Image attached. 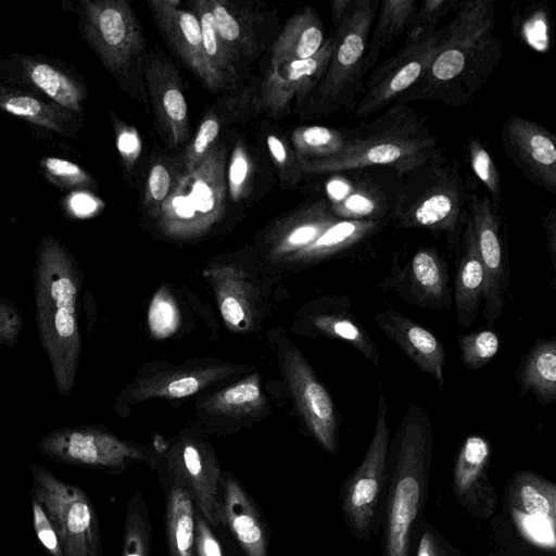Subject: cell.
<instances>
[{"label": "cell", "instance_id": "6f0895ef", "mask_svg": "<svg viewBox=\"0 0 556 556\" xmlns=\"http://www.w3.org/2000/svg\"><path fill=\"white\" fill-rule=\"evenodd\" d=\"M219 309L224 320L231 327H239L247 317L242 300L230 293L220 298Z\"/></svg>", "mask_w": 556, "mask_h": 556}, {"label": "cell", "instance_id": "60d3db41", "mask_svg": "<svg viewBox=\"0 0 556 556\" xmlns=\"http://www.w3.org/2000/svg\"><path fill=\"white\" fill-rule=\"evenodd\" d=\"M262 402L258 378L253 376L214 394L204 406L212 414H239L256 409Z\"/></svg>", "mask_w": 556, "mask_h": 556}, {"label": "cell", "instance_id": "7dc6e473", "mask_svg": "<svg viewBox=\"0 0 556 556\" xmlns=\"http://www.w3.org/2000/svg\"><path fill=\"white\" fill-rule=\"evenodd\" d=\"M254 165L242 140H237L231 152L228 173H226L228 192L233 202L244 199L252 186Z\"/></svg>", "mask_w": 556, "mask_h": 556}, {"label": "cell", "instance_id": "44dd1931", "mask_svg": "<svg viewBox=\"0 0 556 556\" xmlns=\"http://www.w3.org/2000/svg\"><path fill=\"white\" fill-rule=\"evenodd\" d=\"M151 14L168 45L188 68L212 91L227 88L208 66L202 46L198 16L180 0H150Z\"/></svg>", "mask_w": 556, "mask_h": 556}, {"label": "cell", "instance_id": "f5cc1de1", "mask_svg": "<svg viewBox=\"0 0 556 556\" xmlns=\"http://www.w3.org/2000/svg\"><path fill=\"white\" fill-rule=\"evenodd\" d=\"M33 523L43 547L52 556H64L55 528L45 508L31 497Z\"/></svg>", "mask_w": 556, "mask_h": 556}, {"label": "cell", "instance_id": "74e56055", "mask_svg": "<svg viewBox=\"0 0 556 556\" xmlns=\"http://www.w3.org/2000/svg\"><path fill=\"white\" fill-rule=\"evenodd\" d=\"M190 8L198 16L202 46L208 66L228 89L238 79L237 60L222 40L210 9L208 0H193Z\"/></svg>", "mask_w": 556, "mask_h": 556}, {"label": "cell", "instance_id": "db71d44e", "mask_svg": "<svg viewBox=\"0 0 556 556\" xmlns=\"http://www.w3.org/2000/svg\"><path fill=\"white\" fill-rule=\"evenodd\" d=\"M415 556H460V552L430 523H425L419 533Z\"/></svg>", "mask_w": 556, "mask_h": 556}, {"label": "cell", "instance_id": "7bdbcfd3", "mask_svg": "<svg viewBox=\"0 0 556 556\" xmlns=\"http://www.w3.org/2000/svg\"><path fill=\"white\" fill-rule=\"evenodd\" d=\"M457 344L463 365L468 369H481L496 356L500 338L494 330H477L459 336Z\"/></svg>", "mask_w": 556, "mask_h": 556}, {"label": "cell", "instance_id": "4316f807", "mask_svg": "<svg viewBox=\"0 0 556 556\" xmlns=\"http://www.w3.org/2000/svg\"><path fill=\"white\" fill-rule=\"evenodd\" d=\"M164 491V526L168 556H195L197 506L179 483L162 475Z\"/></svg>", "mask_w": 556, "mask_h": 556}, {"label": "cell", "instance_id": "7c38bea8", "mask_svg": "<svg viewBox=\"0 0 556 556\" xmlns=\"http://www.w3.org/2000/svg\"><path fill=\"white\" fill-rule=\"evenodd\" d=\"M467 218L485 273L482 318L493 326L503 313L510 281L506 227L491 200L475 192L468 197Z\"/></svg>", "mask_w": 556, "mask_h": 556}, {"label": "cell", "instance_id": "b9f144b4", "mask_svg": "<svg viewBox=\"0 0 556 556\" xmlns=\"http://www.w3.org/2000/svg\"><path fill=\"white\" fill-rule=\"evenodd\" d=\"M466 151L473 174L489 191L493 205L500 210L503 202L501 176L489 150L478 137L470 136Z\"/></svg>", "mask_w": 556, "mask_h": 556}, {"label": "cell", "instance_id": "f6af8a7d", "mask_svg": "<svg viewBox=\"0 0 556 556\" xmlns=\"http://www.w3.org/2000/svg\"><path fill=\"white\" fill-rule=\"evenodd\" d=\"M220 126L222 119L215 112L211 111L204 115L193 140L181 155L182 175L191 173L205 160L216 144Z\"/></svg>", "mask_w": 556, "mask_h": 556}, {"label": "cell", "instance_id": "f1b7e54d", "mask_svg": "<svg viewBox=\"0 0 556 556\" xmlns=\"http://www.w3.org/2000/svg\"><path fill=\"white\" fill-rule=\"evenodd\" d=\"M208 4L216 29L233 58L255 56L261 50L256 11L228 0H208Z\"/></svg>", "mask_w": 556, "mask_h": 556}, {"label": "cell", "instance_id": "277c9868", "mask_svg": "<svg viewBox=\"0 0 556 556\" xmlns=\"http://www.w3.org/2000/svg\"><path fill=\"white\" fill-rule=\"evenodd\" d=\"M438 138L407 104H392L376 119L362 123L341 155L324 161L300 160L304 174H336L388 166L400 175L421 165L438 151Z\"/></svg>", "mask_w": 556, "mask_h": 556}, {"label": "cell", "instance_id": "d590c367", "mask_svg": "<svg viewBox=\"0 0 556 556\" xmlns=\"http://www.w3.org/2000/svg\"><path fill=\"white\" fill-rule=\"evenodd\" d=\"M357 127L340 129L326 126H300L291 134V143L300 160L324 161L343 154L353 143Z\"/></svg>", "mask_w": 556, "mask_h": 556}, {"label": "cell", "instance_id": "2e32d148", "mask_svg": "<svg viewBox=\"0 0 556 556\" xmlns=\"http://www.w3.org/2000/svg\"><path fill=\"white\" fill-rule=\"evenodd\" d=\"M283 367L308 432L327 453L336 455L340 446V420L329 392L295 348L290 346L286 351Z\"/></svg>", "mask_w": 556, "mask_h": 556}, {"label": "cell", "instance_id": "8d00e7d4", "mask_svg": "<svg viewBox=\"0 0 556 556\" xmlns=\"http://www.w3.org/2000/svg\"><path fill=\"white\" fill-rule=\"evenodd\" d=\"M329 203L339 219L387 220L392 214L386 193L378 185L368 181H355L345 193Z\"/></svg>", "mask_w": 556, "mask_h": 556}, {"label": "cell", "instance_id": "9c48e42d", "mask_svg": "<svg viewBox=\"0 0 556 556\" xmlns=\"http://www.w3.org/2000/svg\"><path fill=\"white\" fill-rule=\"evenodd\" d=\"M391 431L387 420V401L379 391L371 440L361 464L341 485L339 497L344 521L358 541L377 532L387 480Z\"/></svg>", "mask_w": 556, "mask_h": 556}, {"label": "cell", "instance_id": "9a60e30c", "mask_svg": "<svg viewBox=\"0 0 556 556\" xmlns=\"http://www.w3.org/2000/svg\"><path fill=\"white\" fill-rule=\"evenodd\" d=\"M378 287L425 309L442 311L453 304L447 263L434 248H418L403 266L394 254L391 270Z\"/></svg>", "mask_w": 556, "mask_h": 556}, {"label": "cell", "instance_id": "ac0fdd59", "mask_svg": "<svg viewBox=\"0 0 556 556\" xmlns=\"http://www.w3.org/2000/svg\"><path fill=\"white\" fill-rule=\"evenodd\" d=\"M163 475L188 491L197 508L212 527L222 525L223 472L205 445L187 440L176 444L166 457V471Z\"/></svg>", "mask_w": 556, "mask_h": 556}, {"label": "cell", "instance_id": "9f6ffc18", "mask_svg": "<svg viewBox=\"0 0 556 556\" xmlns=\"http://www.w3.org/2000/svg\"><path fill=\"white\" fill-rule=\"evenodd\" d=\"M195 556H224L223 547L201 511L195 509Z\"/></svg>", "mask_w": 556, "mask_h": 556}, {"label": "cell", "instance_id": "5bb4252c", "mask_svg": "<svg viewBox=\"0 0 556 556\" xmlns=\"http://www.w3.org/2000/svg\"><path fill=\"white\" fill-rule=\"evenodd\" d=\"M505 506L520 536L530 545L555 553L556 485L532 470L508 480Z\"/></svg>", "mask_w": 556, "mask_h": 556}, {"label": "cell", "instance_id": "4fadbf2b", "mask_svg": "<svg viewBox=\"0 0 556 556\" xmlns=\"http://www.w3.org/2000/svg\"><path fill=\"white\" fill-rule=\"evenodd\" d=\"M440 29L406 38L403 47L375 68L354 108L356 117H368L394 104L425 75L434 55Z\"/></svg>", "mask_w": 556, "mask_h": 556}, {"label": "cell", "instance_id": "d4e9b609", "mask_svg": "<svg viewBox=\"0 0 556 556\" xmlns=\"http://www.w3.org/2000/svg\"><path fill=\"white\" fill-rule=\"evenodd\" d=\"M456 252L453 303L458 325L469 327L476 320L483 301L485 273L467 214Z\"/></svg>", "mask_w": 556, "mask_h": 556}, {"label": "cell", "instance_id": "484cf974", "mask_svg": "<svg viewBox=\"0 0 556 556\" xmlns=\"http://www.w3.org/2000/svg\"><path fill=\"white\" fill-rule=\"evenodd\" d=\"M312 316L314 329L329 338L344 341L358 351L376 367L380 366V354L366 326L357 318L348 296L326 300Z\"/></svg>", "mask_w": 556, "mask_h": 556}, {"label": "cell", "instance_id": "681fc988", "mask_svg": "<svg viewBox=\"0 0 556 556\" xmlns=\"http://www.w3.org/2000/svg\"><path fill=\"white\" fill-rule=\"evenodd\" d=\"M459 1L426 0L418 2L417 9L406 31V38H418L437 29V24L451 11H455Z\"/></svg>", "mask_w": 556, "mask_h": 556}, {"label": "cell", "instance_id": "8992f818", "mask_svg": "<svg viewBox=\"0 0 556 556\" xmlns=\"http://www.w3.org/2000/svg\"><path fill=\"white\" fill-rule=\"evenodd\" d=\"M81 7L85 38L125 90L146 103V38L132 8L125 0H83Z\"/></svg>", "mask_w": 556, "mask_h": 556}, {"label": "cell", "instance_id": "6da1fadb", "mask_svg": "<svg viewBox=\"0 0 556 556\" xmlns=\"http://www.w3.org/2000/svg\"><path fill=\"white\" fill-rule=\"evenodd\" d=\"M495 23L494 0L459 1L453 18L440 28L425 75L396 104L415 100L450 106L470 103L503 58L502 43L493 33Z\"/></svg>", "mask_w": 556, "mask_h": 556}, {"label": "cell", "instance_id": "d6a6232c", "mask_svg": "<svg viewBox=\"0 0 556 556\" xmlns=\"http://www.w3.org/2000/svg\"><path fill=\"white\" fill-rule=\"evenodd\" d=\"M0 110L49 130L73 136L74 113L29 92L0 83Z\"/></svg>", "mask_w": 556, "mask_h": 556}, {"label": "cell", "instance_id": "e0dca14e", "mask_svg": "<svg viewBox=\"0 0 556 556\" xmlns=\"http://www.w3.org/2000/svg\"><path fill=\"white\" fill-rule=\"evenodd\" d=\"M337 43L336 30L312 58L269 66L261 83L256 105L273 117L286 115L293 100L298 103L312 96L319 84Z\"/></svg>", "mask_w": 556, "mask_h": 556}, {"label": "cell", "instance_id": "bcb514c9", "mask_svg": "<svg viewBox=\"0 0 556 556\" xmlns=\"http://www.w3.org/2000/svg\"><path fill=\"white\" fill-rule=\"evenodd\" d=\"M46 178L63 189H91L94 179L79 165L55 156H47L40 161Z\"/></svg>", "mask_w": 556, "mask_h": 556}, {"label": "cell", "instance_id": "c3c4849f", "mask_svg": "<svg viewBox=\"0 0 556 556\" xmlns=\"http://www.w3.org/2000/svg\"><path fill=\"white\" fill-rule=\"evenodd\" d=\"M266 143L270 159L279 174L280 182L287 187L296 185L304 173L292 146L276 132L266 134Z\"/></svg>", "mask_w": 556, "mask_h": 556}, {"label": "cell", "instance_id": "7402d4cb", "mask_svg": "<svg viewBox=\"0 0 556 556\" xmlns=\"http://www.w3.org/2000/svg\"><path fill=\"white\" fill-rule=\"evenodd\" d=\"M491 444L479 434H470L458 450L453 470L456 500L476 519L491 518L497 506V493L489 475Z\"/></svg>", "mask_w": 556, "mask_h": 556}, {"label": "cell", "instance_id": "11a10c76", "mask_svg": "<svg viewBox=\"0 0 556 556\" xmlns=\"http://www.w3.org/2000/svg\"><path fill=\"white\" fill-rule=\"evenodd\" d=\"M23 328V316L12 301L0 296V344L13 346Z\"/></svg>", "mask_w": 556, "mask_h": 556}, {"label": "cell", "instance_id": "83f0119b", "mask_svg": "<svg viewBox=\"0 0 556 556\" xmlns=\"http://www.w3.org/2000/svg\"><path fill=\"white\" fill-rule=\"evenodd\" d=\"M325 40L321 20L313 8L305 7L287 21L274 41L269 66L309 59L321 49Z\"/></svg>", "mask_w": 556, "mask_h": 556}, {"label": "cell", "instance_id": "cb8c5ba5", "mask_svg": "<svg viewBox=\"0 0 556 556\" xmlns=\"http://www.w3.org/2000/svg\"><path fill=\"white\" fill-rule=\"evenodd\" d=\"M378 329L392 341L420 371L430 375L440 391L445 387V348L428 328L388 307L374 316Z\"/></svg>", "mask_w": 556, "mask_h": 556}, {"label": "cell", "instance_id": "f907efd6", "mask_svg": "<svg viewBox=\"0 0 556 556\" xmlns=\"http://www.w3.org/2000/svg\"><path fill=\"white\" fill-rule=\"evenodd\" d=\"M151 333L156 338H166L178 328L179 314L173 299L165 291H159L151 304L148 314Z\"/></svg>", "mask_w": 556, "mask_h": 556}, {"label": "cell", "instance_id": "f546056e", "mask_svg": "<svg viewBox=\"0 0 556 556\" xmlns=\"http://www.w3.org/2000/svg\"><path fill=\"white\" fill-rule=\"evenodd\" d=\"M22 77L29 86L50 98L54 103L78 114L86 98L85 86L66 70L45 59L24 56Z\"/></svg>", "mask_w": 556, "mask_h": 556}, {"label": "cell", "instance_id": "94428289", "mask_svg": "<svg viewBox=\"0 0 556 556\" xmlns=\"http://www.w3.org/2000/svg\"><path fill=\"white\" fill-rule=\"evenodd\" d=\"M71 207L76 215H88L93 211L94 202L86 194H75L71 198Z\"/></svg>", "mask_w": 556, "mask_h": 556}, {"label": "cell", "instance_id": "f35d334b", "mask_svg": "<svg viewBox=\"0 0 556 556\" xmlns=\"http://www.w3.org/2000/svg\"><path fill=\"white\" fill-rule=\"evenodd\" d=\"M152 525L144 495L136 491L126 506L122 556H150Z\"/></svg>", "mask_w": 556, "mask_h": 556}, {"label": "cell", "instance_id": "8fae6325", "mask_svg": "<svg viewBox=\"0 0 556 556\" xmlns=\"http://www.w3.org/2000/svg\"><path fill=\"white\" fill-rule=\"evenodd\" d=\"M39 452L60 463L100 468L119 473L141 463L156 467L146 450L94 426L65 427L50 431L38 442Z\"/></svg>", "mask_w": 556, "mask_h": 556}, {"label": "cell", "instance_id": "836d02e7", "mask_svg": "<svg viewBox=\"0 0 556 556\" xmlns=\"http://www.w3.org/2000/svg\"><path fill=\"white\" fill-rule=\"evenodd\" d=\"M386 222L339 219L312 243L294 252V258L305 262L321 261L349 251L378 232Z\"/></svg>", "mask_w": 556, "mask_h": 556}, {"label": "cell", "instance_id": "30bf717a", "mask_svg": "<svg viewBox=\"0 0 556 556\" xmlns=\"http://www.w3.org/2000/svg\"><path fill=\"white\" fill-rule=\"evenodd\" d=\"M29 469L31 497L52 521L64 556H102L99 520L88 494L36 463Z\"/></svg>", "mask_w": 556, "mask_h": 556}, {"label": "cell", "instance_id": "4dcf8cb0", "mask_svg": "<svg viewBox=\"0 0 556 556\" xmlns=\"http://www.w3.org/2000/svg\"><path fill=\"white\" fill-rule=\"evenodd\" d=\"M515 378L520 396L531 392L540 405L554 404L556 402V338L536 339L520 358Z\"/></svg>", "mask_w": 556, "mask_h": 556}, {"label": "cell", "instance_id": "680465c9", "mask_svg": "<svg viewBox=\"0 0 556 556\" xmlns=\"http://www.w3.org/2000/svg\"><path fill=\"white\" fill-rule=\"evenodd\" d=\"M542 224L545 232L546 251L553 269L556 267V213L555 208H549L542 217Z\"/></svg>", "mask_w": 556, "mask_h": 556}, {"label": "cell", "instance_id": "1f68e13d", "mask_svg": "<svg viewBox=\"0 0 556 556\" xmlns=\"http://www.w3.org/2000/svg\"><path fill=\"white\" fill-rule=\"evenodd\" d=\"M329 201L319 199L289 216L274 235V251L277 254L296 252L338 222Z\"/></svg>", "mask_w": 556, "mask_h": 556}, {"label": "cell", "instance_id": "603a6c76", "mask_svg": "<svg viewBox=\"0 0 556 556\" xmlns=\"http://www.w3.org/2000/svg\"><path fill=\"white\" fill-rule=\"evenodd\" d=\"M220 523L245 556H269V529L262 510L243 483L230 471L222 475Z\"/></svg>", "mask_w": 556, "mask_h": 556}, {"label": "cell", "instance_id": "816d5d0a", "mask_svg": "<svg viewBox=\"0 0 556 556\" xmlns=\"http://www.w3.org/2000/svg\"><path fill=\"white\" fill-rule=\"evenodd\" d=\"M112 121L115 129L116 147L122 160L124 172L131 174L141 153L140 136L134 127L125 124L117 117H112Z\"/></svg>", "mask_w": 556, "mask_h": 556}, {"label": "cell", "instance_id": "e575fe53", "mask_svg": "<svg viewBox=\"0 0 556 556\" xmlns=\"http://www.w3.org/2000/svg\"><path fill=\"white\" fill-rule=\"evenodd\" d=\"M418 2L416 0H384L380 2L371 37L366 49L365 66L368 72L392 42L407 31Z\"/></svg>", "mask_w": 556, "mask_h": 556}, {"label": "cell", "instance_id": "91938a15", "mask_svg": "<svg viewBox=\"0 0 556 556\" xmlns=\"http://www.w3.org/2000/svg\"><path fill=\"white\" fill-rule=\"evenodd\" d=\"M355 0H334L330 3V10L334 28L338 27L350 13Z\"/></svg>", "mask_w": 556, "mask_h": 556}, {"label": "cell", "instance_id": "7a4b0ae2", "mask_svg": "<svg viewBox=\"0 0 556 556\" xmlns=\"http://www.w3.org/2000/svg\"><path fill=\"white\" fill-rule=\"evenodd\" d=\"M84 273L66 247L52 236L42 238L36 251L34 295L36 321L59 393L74 388L81 351L78 299Z\"/></svg>", "mask_w": 556, "mask_h": 556}, {"label": "cell", "instance_id": "ba28073f", "mask_svg": "<svg viewBox=\"0 0 556 556\" xmlns=\"http://www.w3.org/2000/svg\"><path fill=\"white\" fill-rule=\"evenodd\" d=\"M380 2L355 0L343 22L334 28L337 43L319 84L312 93L315 113L353 108L362 89L366 49Z\"/></svg>", "mask_w": 556, "mask_h": 556}, {"label": "cell", "instance_id": "d6986e66", "mask_svg": "<svg viewBox=\"0 0 556 556\" xmlns=\"http://www.w3.org/2000/svg\"><path fill=\"white\" fill-rule=\"evenodd\" d=\"M504 152L522 175L543 189L556 191V138L542 125L508 116L501 126Z\"/></svg>", "mask_w": 556, "mask_h": 556}, {"label": "cell", "instance_id": "5b68a950", "mask_svg": "<svg viewBox=\"0 0 556 556\" xmlns=\"http://www.w3.org/2000/svg\"><path fill=\"white\" fill-rule=\"evenodd\" d=\"M401 176L391 214L395 225L444 233L446 248L456 251L470 192L455 161L438 149L421 165Z\"/></svg>", "mask_w": 556, "mask_h": 556}, {"label": "cell", "instance_id": "52a82bcc", "mask_svg": "<svg viewBox=\"0 0 556 556\" xmlns=\"http://www.w3.org/2000/svg\"><path fill=\"white\" fill-rule=\"evenodd\" d=\"M226 193V149L216 143L194 170L181 176L161 207L157 225L169 236H199L224 215Z\"/></svg>", "mask_w": 556, "mask_h": 556}, {"label": "cell", "instance_id": "ab89813d", "mask_svg": "<svg viewBox=\"0 0 556 556\" xmlns=\"http://www.w3.org/2000/svg\"><path fill=\"white\" fill-rule=\"evenodd\" d=\"M181 176L180 163L177 165L174 160L162 156L151 164L143 194V206L151 218L159 217L162 205Z\"/></svg>", "mask_w": 556, "mask_h": 556}, {"label": "cell", "instance_id": "ee69618b", "mask_svg": "<svg viewBox=\"0 0 556 556\" xmlns=\"http://www.w3.org/2000/svg\"><path fill=\"white\" fill-rule=\"evenodd\" d=\"M218 372L216 370H202L179 374L163 382H155L138 391L141 399L159 396L180 399L194 394L210 383Z\"/></svg>", "mask_w": 556, "mask_h": 556}, {"label": "cell", "instance_id": "ffe728a7", "mask_svg": "<svg viewBox=\"0 0 556 556\" xmlns=\"http://www.w3.org/2000/svg\"><path fill=\"white\" fill-rule=\"evenodd\" d=\"M143 77L165 141L172 147L184 144L190 138V124L178 70L162 53L146 54Z\"/></svg>", "mask_w": 556, "mask_h": 556}, {"label": "cell", "instance_id": "3957f363", "mask_svg": "<svg viewBox=\"0 0 556 556\" xmlns=\"http://www.w3.org/2000/svg\"><path fill=\"white\" fill-rule=\"evenodd\" d=\"M433 431L428 413L410 403L390 440L382 556H412V541L427 502Z\"/></svg>", "mask_w": 556, "mask_h": 556}]
</instances>
